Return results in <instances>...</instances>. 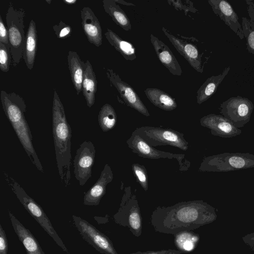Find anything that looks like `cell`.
Masks as SVG:
<instances>
[{"label": "cell", "instance_id": "obj_1", "mask_svg": "<svg viewBox=\"0 0 254 254\" xmlns=\"http://www.w3.org/2000/svg\"><path fill=\"white\" fill-rule=\"evenodd\" d=\"M215 208L202 200L182 201L170 206H158L151 215L155 231L174 235L190 231L216 220Z\"/></svg>", "mask_w": 254, "mask_h": 254}, {"label": "cell", "instance_id": "obj_2", "mask_svg": "<svg viewBox=\"0 0 254 254\" xmlns=\"http://www.w3.org/2000/svg\"><path fill=\"white\" fill-rule=\"evenodd\" d=\"M52 131L56 159L61 182L67 188L71 182L72 129L64 106L56 90L54 91L52 107Z\"/></svg>", "mask_w": 254, "mask_h": 254}, {"label": "cell", "instance_id": "obj_3", "mask_svg": "<svg viewBox=\"0 0 254 254\" xmlns=\"http://www.w3.org/2000/svg\"><path fill=\"white\" fill-rule=\"evenodd\" d=\"M2 109L10 123L20 142L32 164L41 173L44 171L33 145V136L24 113L26 105L23 98L15 92L1 90Z\"/></svg>", "mask_w": 254, "mask_h": 254}, {"label": "cell", "instance_id": "obj_4", "mask_svg": "<svg viewBox=\"0 0 254 254\" xmlns=\"http://www.w3.org/2000/svg\"><path fill=\"white\" fill-rule=\"evenodd\" d=\"M5 181L25 209L40 224L64 252L69 254L67 249L54 228L44 211L32 197L28 195L18 182L8 173L4 172Z\"/></svg>", "mask_w": 254, "mask_h": 254}, {"label": "cell", "instance_id": "obj_5", "mask_svg": "<svg viewBox=\"0 0 254 254\" xmlns=\"http://www.w3.org/2000/svg\"><path fill=\"white\" fill-rule=\"evenodd\" d=\"M25 10L14 7L9 2L5 15L12 65L16 66L23 58L26 35L24 33Z\"/></svg>", "mask_w": 254, "mask_h": 254}, {"label": "cell", "instance_id": "obj_6", "mask_svg": "<svg viewBox=\"0 0 254 254\" xmlns=\"http://www.w3.org/2000/svg\"><path fill=\"white\" fill-rule=\"evenodd\" d=\"M254 168V155L250 153H223L204 158L201 172H227Z\"/></svg>", "mask_w": 254, "mask_h": 254}, {"label": "cell", "instance_id": "obj_7", "mask_svg": "<svg viewBox=\"0 0 254 254\" xmlns=\"http://www.w3.org/2000/svg\"><path fill=\"white\" fill-rule=\"evenodd\" d=\"M114 222L127 227L135 237L141 235L142 221L136 196L132 192L130 187H126L118 211L113 216Z\"/></svg>", "mask_w": 254, "mask_h": 254}, {"label": "cell", "instance_id": "obj_8", "mask_svg": "<svg viewBox=\"0 0 254 254\" xmlns=\"http://www.w3.org/2000/svg\"><path fill=\"white\" fill-rule=\"evenodd\" d=\"M134 131L153 147L168 145L184 151L189 147L184 133L171 128L143 126L136 128Z\"/></svg>", "mask_w": 254, "mask_h": 254}, {"label": "cell", "instance_id": "obj_9", "mask_svg": "<svg viewBox=\"0 0 254 254\" xmlns=\"http://www.w3.org/2000/svg\"><path fill=\"white\" fill-rule=\"evenodd\" d=\"M254 109L253 102L247 98L232 97L220 104V113L238 128L243 127L250 121Z\"/></svg>", "mask_w": 254, "mask_h": 254}, {"label": "cell", "instance_id": "obj_10", "mask_svg": "<svg viewBox=\"0 0 254 254\" xmlns=\"http://www.w3.org/2000/svg\"><path fill=\"white\" fill-rule=\"evenodd\" d=\"M73 224L83 239L102 254H118L112 241L95 226L80 217L72 216Z\"/></svg>", "mask_w": 254, "mask_h": 254}, {"label": "cell", "instance_id": "obj_11", "mask_svg": "<svg viewBox=\"0 0 254 254\" xmlns=\"http://www.w3.org/2000/svg\"><path fill=\"white\" fill-rule=\"evenodd\" d=\"M128 147L139 156L148 159H176L179 162L181 170H187L190 166L189 161L186 160L184 154H174L160 151L148 144L140 135L132 132L127 141Z\"/></svg>", "mask_w": 254, "mask_h": 254}, {"label": "cell", "instance_id": "obj_12", "mask_svg": "<svg viewBox=\"0 0 254 254\" xmlns=\"http://www.w3.org/2000/svg\"><path fill=\"white\" fill-rule=\"evenodd\" d=\"M96 150L93 143L85 140L79 145L73 160V173L81 186H83L92 176Z\"/></svg>", "mask_w": 254, "mask_h": 254}, {"label": "cell", "instance_id": "obj_13", "mask_svg": "<svg viewBox=\"0 0 254 254\" xmlns=\"http://www.w3.org/2000/svg\"><path fill=\"white\" fill-rule=\"evenodd\" d=\"M162 30L174 46L178 52L184 57L190 66L196 71L202 73L203 67L202 65L203 54H199L198 48L195 44L191 43L189 38L179 35L176 36L167 29L163 27Z\"/></svg>", "mask_w": 254, "mask_h": 254}, {"label": "cell", "instance_id": "obj_14", "mask_svg": "<svg viewBox=\"0 0 254 254\" xmlns=\"http://www.w3.org/2000/svg\"><path fill=\"white\" fill-rule=\"evenodd\" d=\"M107 76L112 85L115 87L125 104L146 117L150 114L145 105L133 88L122 79L112 69L108 68Z\"/></svg>", "mask_w": 254, "mask_h": 254}, {"label": "cell", "instance_id": "obj_15", "mask_svg": "<svg viewBox=\"0 0 254 254\" xmlns=\"http://www.w3.org/2000/svg\"><path fill=\"white\" fill-rule=\"evenodd\" d=\"M200 123L201 126L209 129L211 133L215 136L230 138L242 133L241 129L222 115L209 114L202 117Z\"/></svg>", "mask_w": 254, "mask_h": 254}, {"label": "cell", "instance_id": "obj_16", "mask_svg": "<svg viewBox=\"0 0 254 254\" xmlns=\"http://www.w3.org/2000/svg\"><path fill=\"white\" fill-rule=\"evenodd\" d=\"M208 2L213 12L218 16L241 40H243L244 35L242 26L239 22L238 16L231 4L225 0H209Z\"/></svg>", "mask_w": 254, "mask_h": 254}, {"label": "cell", "instance_id": "obj_17", "mask_svg": "<svg viewBox=\"0 0 254 254\" xmlns=\"http://www.w3.org/2000/svg\"><path fill=\"white\" fill-rule=\"evenodd\" d=\"M81 25L87 40L96 47L102 44V30L100 22L93 10L87 6L80 11Z\"/></svg>", "mask_w": 254, "mask_h": 254}, {"label": "cell", "instance_id": "obj_18", "mask_svg": "<svg viewBox=\"0 0 254 254\" xmlns=\"http://www.w3.org/2000/svg\"><path fill=\"white\" fill-rule=\"evenodd\" d=\"M113 177L111 167L106 164L97 182L85 193L83 204L89 206L98 205L106 193L107 185L112 181Z\"/></svg>", "mask_w": 254, "mask_h": 254}, {"label": "cell", "instance_id": "obj_19", "mask_svg": "<svg viewBox=\"0 0 254 254\" xmlns=\"http://www.w3.org/2000/svg\"><path fill=\"white\" fill-rule=\"evenodd\" d=\"M150 38L157 56L162 64L172 74L181 75L182 70L181 65L169 47L152 34H150Z\"/></svg>", "mask_w": 254, "mask_h": 254}, {"label": "cell", "instance_id": "obj_20", "mask_svg": "<svg viewBox=\"0 0 254 254\" xmlns=\"http://www.w3.org/2000/svg\"><path fill=\"white\" fill-rule=\"evenodd\" d=\"M8 216L15 233L23 244L27 254H45L33 235L8 210Z\"/></svg>", "mask_w": 254, "mask_h": 254}, {"label": "cell", "instance_id": "obj_21", "mask_svg": "<svg viewBox=\"0 0 254 254\" xmlns=\"http://www.w3.org/2000/svg\"><path fill=\"white\" fill-rule=\"evenodd\" d=\"M38 35L36 25L33 19L29 22L26 33L23 59L27 67L31 70L34 66L37 51Z\"/></svg>", "mask_w": 254, "mask_h": 254}, {"label": "cell", "instance_id": "obj_22", "mask_svg": "<svg viewBox=\"0 0 254 254\" xmlns=\"http://www.w3.org/2000/svg\"><path fill=\"white\" fill-rule=\"evenodd\" d=\"M97 89V81L91 64L88 60L84 62V73L82 91L87 106L91 108L94 104Z\"/></svg>", "mask_w": 254, "mask_h": 254}, {"label": "cell", "instance_id": "obj_23", "mask_svg": "<svg viewBox=\"0 0 254 254\" xmlns=\"http://www.w3.org/2000/svg\"><path fill=\"white\" fill-rule=\"evenodd\" d=\"M67 63L71 79L78 95L82 91V83L84 73V62L76 52L69 51L68 53Z\"/></svg>", "mask_w": 254, "mask_h": 254}, {"label": "cell", "instance_id": "obj_24", "mask_svg": "<svg viewBox=\"0 0 254 254\" xmlns=\"http://www.w3.org/2000/svg\"><path fill=\"white\" fill-rule=\"evenodd\" d=\"M230 67L225 68L222 73L217 75H212L208 78L206 81L199 87L196 92V102L201 104L210 97L216 91L219 85L227 75Z\"/></svg>", "mask_w": 254, "mask_h": 254}, {"label": "cell", "instance_id": "obj_25", "mask_svg": "<svg viewBox=\"0 0 254 254\" xmlns=\"http://www.w3.org/2000/svg\"><path fill=\"white\" fill-rule=\"evenodd\" d=\"M105 36L110 45L118 51L125 60L133 61L136 59L135 48L130 42L122 39L109 28L105 33Z\"/></svg>", "mask_w": 254, "mask_h": 254}, {"label": "cell", "instance_id": "obj_26", "mask_svg": "<svg viewBox=\"0 0 254 254\" xmlns=\"http://www.w3.org/2000/svg\"><path fill=\"white\" fill-rule=\"evenodd\" d=\"M144 93L151 103L162 110L169 111L177 107L175 99L159 89L147 88L144 90Z\"/></svg>", "mask_w": 254, "mask_h": 254}, {"label": "cell", "instance_id": "obj_27", "mask_svg": "<svg viewBox=\"0 0 254 254\" xmlns=\"http://www.w3.org/2000/svg\"><path fill=\"white\" fill-rule=\"evenodd\" d=\"M103 6L105 11L111 17L116 24L127 31L131 29V26L128 17L115 0H103Z\"/></svg>", "mask_w": 254, "mask_h": 254}, {"label": "cell", "instance_id": "obj_28", "mask_svg": "<svg viewBox=\"0 0 254 254\" xmlns=\"http://www.w3.org/2000/svg\"><path fill=\"white\" fill-rule=\"evenodd\" d=\"M246 2L250 18L242 17V28L246 39L247 49L250 53L254 54V2L251 0H247Z\"/></svg>", "mask_w": 254, "mask_h": 254}, {"label": "cell", "instance_id": "obj_29", "mask_svg": "<svg viewBox=\"0 0 254 254\" xmlns=\"http://www.w3.org/2000/svg\"><path fill=\"white\" fill-rule=\"evenodd\" d=\"M98 121L101 129L105 132L113 128L116 125L117 116L113 107L109 104H104L101 108Z\"/></svg>", "mask_w": 254, "mask_h": 254}, {"label": "cell", "instance_id": "obj_30", "mask_svg": "<svg viewBox=\"0 0 254 254\" xmlns=\"http://www.w3.org/2000/svg\"><path fill=\"white\" fill-rule=\"evenodd\" d=\"M175 236V244L179 250L184 252L192 251L198 240L195 234L190 231H184Z\"/></svg>", "mask_w": 254, "mask_h": 254}, {"label": "cell", "instance_id": "obj_31", "mask_svg": "<svg viewBox=\"0 0 254 254\" xmlns=\"http://www.w3.org/2000/svg\"><path fill=\"white\" fill-rule=\"evenodd\" d=\"M132 170L137 182L145 191H147L148 189V177L145 167L138 163H133L132 164Z\"/></svg>", "mask_w": 254, "mask_h": 254}, {"label": "cell", "instance_id": "obj_32", "mask_svg": "<svg viewBox=\"0 0 254 254\" xmlns=\"http://www.w3.org/2000/svg\"><path fill=\"white\" fill-rule=\"evenodd\" d=\"M12 64V58L9 45L0 43V69L4 72L9 70Z\"/></svg>", "mask_w": 254, "mask_h": 254}, {"label": "cell", "instance_id": "obj_33", "mask_svg": "<svg viewBox=\"0 0 254 254\" xmlns=\"http://www.w3.org/2000/svg\"><path fill=\"white\" fill-rule=\"evenodd\" d=\"M167 1L170 5L173 6L176 9L184 10L186 15L187 12L189 11L195 13L197 11L193 6V3L189 0H169Z\"/></svg>", "mask_w": 254, "mask_h": 254}, {"label": "cell", "instance_id": "obj_34", "mask_svg": "<svg viewBox=\"0 0 254 254\" xmlns=\"http://www.w3.org/2000/svg\"><path fill=\"white\" fill-rule=\"evenodd\" d=\"M53 29L59 39H66L70 37L72 33L71 26L61 20L57 25L53 26Z\"/></svg>", "mask_w": 254, "mask_h": 254}, {"label": "cell", "instance_id": "obj_35", "mask_svg": "<svg viewBox=\"0 0 254 254\" xmlns=\"http://www.w3.org/2000/svg\"><path fill=\"white\" fill-rule=\"evenodd\" d=\"M8 242L6 234L0 224V254H7Z\"/></svg>", "mask_w": 254, "mask_h": 254}, {"label": "cell", "instance_id": "obj_36", "mask_svg": "<svg viewBox=\"0 0 254 254\" xmlns=\"http://www.w3.org/2000/svg\"><path fill=\"white\" fill-rule=\"evenodd\" d=\"M0 43L9 45L7 28L5 27L0 15Z\"/></svg>", "mask_w": 254, "mask_h": 254}, {"label": "cell", "instance_id": "obj_37", "mask_svg": "<svg viewBox=\"0 0 254 254\" xmlns=\"http://www.w3.org/2000/svg\"><path fill=\"white\" fill-rule=\"evenodd\" d=\"M184 252L179 250H162L159 251H149L146 252H137L128 254H182Z\"/></svg>", "mask_w": 254, "mask_h": 254}, {"label": "cell", "instance_id": "obj_38", "mask_svg": "<svg viewBox=\"0 0 254 254\" xmlns=\"http://www.w3.org/2000/svg\"><path fill=\"white\" fill-rule=\"evenodd\" d=\"M243 239H246V240H244L246 242L245 243L254 248V234L249 235L244 238Z\"/></svg>", "mask_w": 254, "mask_h": 254}, {"label": "cell", "instance_id": "obj_39", "mask_svg": "<svg viewBox=\"0 0 254 254\" xmlns=\"http://www.w3.org/2000/svg\"><path fill=\"white\" fill-rule=\"evenodd\" d=\"M117 3H121L124 5L128 6H134L135 5L133 3L131 2H128L123 0H115Z\"/></svg>", "mask_w": 254, "mask_h": 254}, {"label": "cell", "instance_id": "obj_40", "mask_svg": "<svg viewBox=\"0 0 254 254\" xmlns=\"http://www.w3.org/2000/svg\"><path fill=\"white\" fill-rule=\"evenodd\" d=\"M63 1L67 4H73L76 3L77 0H64Z\"/></svg>", "mask_w": 254, "mask_h": 254}, {"label": "cell", "instance_id": "obj_41", "mask_svg": "<svg viewBox=\"0 0 254 254\" xmlns=\"http://www.w3.org/2000/svg\"><path fill=\"white\" fill-rule=\"evenodd\" d=\"M45 1L47 2L48 4H51L52 1L51 0H46Z\"/></svg>", "mask_w": 254, "mask_h": 254}]
</instances>
